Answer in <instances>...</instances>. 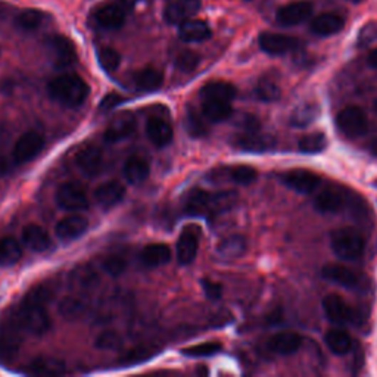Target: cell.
Returning <instances> with one entry per match:
<instances>
[{"label": "cell", "mask_w": 377, "mask_h": 377, "mask_svg": "<svg viewBox=\"0 0 377 377\" xmlns=\"http://www.w3.org/2000/svg\"><path fill=\"white\" fill-rule=\"evenodd\" d=\"M51 292L46 287H37L31 291L12 313L22 330L33 336H43L51 330V317L46 309V302Z\"/></svg>", "instance_id": "obj_1"}, {"label": "cell", "mask_w": 377, "mask_h": 377, "mask_svg": "<svg viewBox=\"0 0 377 377\" xmlns=\"http://www.w3.org/2000/svg\"><path fill=\"white\" fill-rule=\"evenodd\" d=\"M48 92L58 103L66 108H78L86 102L91 88L81 77L76 74H65L49 83Z\"/></svg>", "instance_id": "obj_2"}, {"label": "cell", "mask_w": 377, "mask_h": 377, "mask_svg": "<svg viewBox=\"0 0 377 377\" xmlns=\"http://www.w3.org/2000/svg\"><path fill=\"white\" fill-rule=\"evenodd\" d=\"M237 195L234 192L210 193L195 190L187 199V211L195 215H212L223 212L236 204Z\"/></svg>", "instance_id": "obj_3"}, {"label": "cell", "mask_w": 377, "mask_h": 377, "mask_svg": "<svg viewBox=\"0 0 377 377\" xmlns=\"http://www.w3.org/2000/svg\"><path fill=\"white\" fill-rule=\"evenodd\" d=\"M330 245L336 257L344 261L360 259L366 248L363 236L353 229H339L331 233Z\"/></svg>", "instance_id": "obj_4"}, {"label": "cell", "mask_w": 377, "mask_h": 377, "mask_svg": "<svg viewBox=\"0 0 377 377\" xmlns=\"http://www.w3.org/2000/svg\"><path fill=\"white\" fill-rule=\"evenodd\" d=\"M24 330L18 324L14 314L0 321V363H11L22 345Z\"/></svg>", "instance_id": "obj_5"}, {"label": "cell", "mask_w": 377, "mask_h": 377, "mask_svg": "<svg viewBox=\"0 0 377 377\" xmlns=\"http://www.w3.org/2000/svg\"><path fill=\"white\" fill-rule=\"evenodd\" d=\"M336 125L348 138H360L368 128V120L358 106H348L336 117Z\"/></svg>", "instance_id": "obj_6"}, {"label": "cell", "mask_w": 377, "mask_h": 377, "mask_svg": "<svg viewBox=\"0 0 377 377\" xmlns=\"http://www.w3.org/2000/svg\"><path fill=\"white\" fill-rule=\"evenodd\" d=\"M44 148V138L38 131H27L22 135L12 150V157L16 164H26L34 160Z\"/></svg>", "instance_id": "obj_7"}, {"label": "cell", "mask_w": 377, "mask_h": 377, "mask_svg": "<svg viewBox=\"0 0 377 377\" xmlns=\"http://www.w3.org/2000/svg\"><path fill=\"white\" fill-rule=\"evenodd\" d=\"M56 204L65 211H83L88 207V197L84 189L76 183H63L55 193Z\"/></svg>", "instance_id": "obj_8"}, {"label": "cell", "mask_w": 377, "mask_h": 377, "mask_svg": "<svg viewBox=\"0 0 377 377\" xmlns=\"http://www.w3.org/2000/svg\"><path fill=\"white\" fill-rule=\"evenodd\" d=\"M282 180L287 187H291L292 190L302 195L313 193L321 185V177L308 170L287 171L282 175Z\"/></svg>", "instance_id": "obj_9"}, {"label": "cell", "mask_w": 377, "mask_h": 377, "mask_svg": "<svg viewBox=\"0 0 377 377\" xmlns=\"http://www.w3.org/2000/svg\"><path fill=\"white\" fill-rule=\"evenodd\" d=\"M48 51L58 68H66L77 61V52L70 38L55 36L48 40Z\"/></svg>", "instance_id": "obj_10"}, {"label": "cell", "mask_w": 377, "mask_h": 377, "mask_svg": "<svg viewBox=\"0 0 377 377\" xmlns=\"http://www.w3.org/2000/svg\"><path fill=\"white\" fill-rule=\"evenodd\" d=\"M259 48L269 55H284L299 46V40L279 33H262L258 38Z\"/></svg>", "instance_id": "obj_11"}, {"label": "cell", "mask_w": 377, "mask_h": 377, "mask_svg": "<svg viewBox=\"0 0 377 377\" xmlns=\"http://www.w3.org/2000/svg\"><path fill=\"white\" fill-rule=\"evenodd\" d=\"M201 0H172L164 11V18L171 26H180L201 11Z\"/></svg>", "instance_id": "obj_12"}, {"label": "cell", "mask_w": 377, "mask_h": 377, "mask_svg": "<svg viewBox=\"0 0 377 377\" xmlns=\"http://www.w3.org/2000/svg\"><path fill=\"white\" fill-rule=\"evenodd\" d=\"M313 14V4L308 0H298V2H292L286 5L277 11L276 19L280 26L284 27H292L298 26L304 22L306 18L311 16Z\"/></svg>", "instance_id": "obj_13"}, {"label": "cell", "mask_w": 377, "mask_h": 377, "mask_svg": "<svg viewBox=\"0 0 377 377\" xmlns=\"http://www.w3.org/2000/svg\"><path fill=\"white\" fill-rule=\"evenodd\" d=\"M233 146L243 152L262 153L272 150L274 148V139L270 136L261 135L257 130H247L243 135H239L233 139Z\"/></svg>", "instance_id": "obj_14"}, {"label": "cell", "mask_w": 377, "mask_h": 377, "mask_svg": "<svg viewBox=\"0 0 377 377\" xmlns=\"http://www.w3.org/2000/svg\"><path fill=\"white\" fill-rule=\"evenodd\" d=\"M323 309L326 317L335 324L344 326L348 323H352L353 320V313L351 306L339 296V295H327L323 299Z\"/></svg>", "instance_id": "obj_15"}, {"label": "cell", "mask_w": 377, "mask_h": 377, "mask_svg": "<svg viewBox=\"0 0 377 377\" xmlns=\"http://www.w3.org/2000/svg\"><path fill=\"white\" fill-rule=\"evenodd\" d=\"M76 164L83 174H86L87 177H95L102 170L103 153L98 146L87 145L78 150Z\"/></svg>", "instance_id": "obj_16"}, {"label": "cell", "mask_w": 377, "mask_h": 377, "mask_svg": "<svg viewBox=\"0 0 377 377\" xmlns=\"http://www.w3.org/2000/svg\"><path fill=\"white\" fill-rule=\"evenodd\" d=\"M136 130V120L131 114H121L113 123H110L105 133L103 139L108 143H118L127 138H130Z\"/></svg>", "instance_id": "obj_17"}, {"label": "cell", "mask_w": 377, "mask_h": 377, "mask_svg": "<svg viewBox=\"0 0 377 377\" xmlns=\"http://www.w3.org/2000/svg\"><path fill=\"white\" fill-rule=\"evenodd\" d=\"M88 229V221L83 215H66L58 221L55 234L61 240H74L83 236Z\"/></svg>", "instance_id": "obj_18"}, {"label": "cell", "mask_w": 377, "mask_h": 377, "mask_svg": "<svg viewBox=\"0 0 377 377\" xmlns=\"http://www.w3.org/2000/svg\"><path fill=\"white\" fill-rule=\"evenodd\" d=\"M346 205V195L341 189H324L314 199V208L321 214L339 212Z\"/></svg>", "instance_id": "obj_19"}, {"label": "cell", "mask_w": 377, "mask_h": 377, "mask_svg": "<svg viewBox=\"0 0 377 377\" xmlns=\"http://www.w3.org/2000/svg\"><path fill=\"white\" fill-rule=\"evenodd\" d=\"M321 276L329 282H334L339 286L348 287V289H353V287H357L360 283V277L356 272H352L348 267H344V265L339 264L324 265L321 269Z\"/></svg>", "instance_id": "obj_20"}, {"label": "cell", "mask_w": 377, "mask_h": 377, "mask_svg": "<svg viewBox=\"0 0 377 377\" xmlns=\"http://www.w3.org/2000/svg\"><path fill=\"white\" fill-rule=\"evenodd\" d=\"M146 136L149 138V140L155 146L164 148V146H168L171 143L174 131H172V127L170 125V123L165 121L164 118L152 117L146 123Z\"/></svg>", "instance_id": "obj_21"}, {"label": "cell", "mask_w": 377, "mask_h": 377, "mask_svg": "<svg viewBox=\"0 0 377 377\" xmlns=\"http://www.w3.org/2000/svg\"><path fill=\"white\" fill-rule=\"evenodd\" d=\"M22 240L34 252H46L52 247L48 230L38 224H29L22 230Z\"/></svg>", "instance_id": "obj_22"}, {"label": "cell", "mask_w": 377, "mask_h": 377, "mask_svg": "<svg viewBox=\"0 0 377 377\" xmlns=\"http://www.w3.org/2000/svg\"><path fill=\"white\" fill-rule=\"evenodd\" d=\"M199 249V236L193 229L182 232L179 242H177V259L180 264L187 265L195 261Z\"/></svg>", "instance_id": "obj_23"}, {"label": "cell", "mask_w": 377, "mask_h": 377, "mask_svg": "<svg viewBox=\"0 0 377 377\" xmlns=\"http://www.w3.org/2000/svg\"><path fill=\"white\" fill-rule=\"evenodd\" d=\"M93 19L100 29L117 30L125 22V12L117 4L105 5L95 12Z\"/></svg>", "instance_id": "obj_24"}, {"label": "cell", "mask_w": 377, "mask_h": 377, "mask_svg": "<svg viewBox=\"0 0 377 377\" xmlns=\"http://www.w3.org/2000/svg\"><path fill=\"white\" fill-rule=\"evenodd\" d=\"M345 27V19L336 14H321L311 22V31L320 37L338 34Z\"/></svg>", "instance_id": "obj_25"}, {"label": "cell", "mask_w": 377, "mask_h": 377, "mask_svg": "<svg viewBox=\"0 0 377 377\" xmlns=\"http://www.w3.org/2000/svg\"><path fill=\"white\" fill-rule=\"evenodd\" d=\"M302 345V338L294 331H283V334H277L272 336L267 342L269 349H272L280 356H291L295 353Z\"/></svg>", "instance_id": "obj_26"}, {"label": "cell", "mask_w": 377, "mask_h": 377, "mask_svg": "<svg viewBox=\"0 0 377 377\" xmlns=\"http://www.w3.org/2000/svg\"><path fill=\"white\" fill-rule=\"evenodd\" d=\"M125 195V187L118 182H106L102 183L95 190L96 202L105 208H113L123 201Z\"/></svg>", "instance_id": "obj_27"}, {"label": "cell", "mask_w": 377, "mask_h": 377, "mask_svg": "<svg viewBox=\"0 0 377 377\" xmlns=\"http://www.w3.org/2000/svg\"><path fill=\"white\" fill-rule=\"evenodd\" d=\"M123 172L127 182H130L131 185H140L145 180H148V177L150 174L149 161L145 160L143 157H139V155L130 157L124 164Z\"/></svg>", "instance_id": "obj_28"}, {"label": "cell", "mask_w": 377, "mask_h": 377, "mask_svg": "<svg viewBox=\"0 0 377 377\" xmlns=\"http://www.w3.org/2000/svg\"><path fill=\"white\" fill-rule=\"evenodd\" d=\"M179 37L187 43L204 41V40L211 37V29L205 21L190 18V19L185 21L183 24H180Z\"/></svg>", "instance_id": "obj_29"}, {"label": "cell", "mask_w": 377, "mask_h": 377, "mask_svg": "<svg viewBox=\"0 0 377 377\" xmlns=\"http://www.w3.org/2000/svg\"><path fill=\"white\" fill-rule=\"evenodd\" d=\"M215 174L220 179H226L229 182H233L240 186H248L254 183L258 177V172L255 168L248 167V165H237V167H230V168H221L217 170Z\"/></svg>", "instance_id": "obj_30"}, {"label": "cell", "mask_w": 377, "mask_h": 377, "mask_svg": "<svg viewBox=\"0 0 377 377\" xmlns=\"http://www.w3.org/2000/svg\"><path fill=\"white\" fill-rule=\"evenodd\" d=\"M232 114H233L232 102L214 100V99L202 100V115L205 120L211 123H223L229 120Z\"/></svg>", "instance_id": "obj_31"}, {"label": "cell", "mask_w": 377, "mask_h": 377, "mask_svg": "<svg viewBox=\"0 0 377 377\" xmlns=\"http://www.w3.org/2000/svg\"><path fill=\"white\" fill-rule=\"evenodd\" d=\"M237 95L236 87L227 81H211L201 88V98L232 102Z\"/></svg>", "instance_id": "obj_32"}, {"label": "cell", "mask_w": 377, "mask_h": 377, "mask_svg": "<svg viewBox=\"0 0 377 377\" xmlns=\"http://www.w3.org/2000/svg\"><path fill=\"white\" fill-rule=\"evenodd\" d=\"M66 371V364L55 357H37L29 364V373L34 376H61Z\"/></svg>", "instance_id": "obj_33"}, {"label": "cell", "mask_w": 377, "mask_h": 377, "mask_svg": "<svg viewBox=\"0 0 377 377\" xmlns=\"http://www.w3.org/2000/svg\"><path fill=\"white\" fill-rule=\"evenodd\" d=\"M140 259L148 267H160L171 261V249L165 243H152L143 248Z\"/></svg>", "instance_id": "obj_34"}, {"label": "cell", "mask_w": 377, "mask_h": 377, "mask_svg": "<svg viewBox=\"0 0 377 377\" xmlns=\"http://www.w3.org/2000/svg\"><path fill=\"white\" fill-rule=\"evenodd\" d=\"M247 239L240 234H232L221 240L217 245V252L221 258L236 259L247 252Z\"/></svg>", "instance_id": "obj_35"}, {"label": "cell", "mask_w": 377, "mask_h": 377, "mask_svg": "<svg viewBox=\"0 0 377 377\" xmlns=\"http://www.w3.org/2000/svg\"><path fill=\"white\" fill-rule=\"evenodd\" d=\"M162 83L164 74L157 68H152V66H148V68H143L135 74V86L142 92L158 91Z\"/></svg>", "instance_id": "obj_36"}, {"label": "cell", "mask_w": 377, "mask_h": 377, "mask_svg": "<svg viewBox=\"0 0 377 377\" xmlns=\"http://www.w3.org/2000/svg\"><path fill=\"white\" fill-rule=\"evenodd\" d=\"M326 346L335 353V356H345L352 348V338L341 329H331L324 336Z\"/></svg>", "instance_id": "obj_37"}, {"label": "cell", "mask_w": 377, "mask_h": 377, "mask_svg": "<svg viewBox=\"0 0 377 377\" xmlns=\"http://www.w3.org/2000/svg\"><path fill=\"white\" fill-rule=\"evenodd\" d=\"M87 306L88 305H87V302L83 298H80L77 295H73V296L63 298L59 302L58 311L66 320H78L87 313Z\"/></svg>", "instance_id": "obj_38"}, {"label": "cell", "mask_w": 377, "mask_h": 377, "mask_svg": "<svg viewBox=\"0 0 377 377\" xmlns=\"http://www.w3.org/2000/svg\"><path fill=\"white\" fill-rule=\"evenodd\" d=\"M22 257V248L19 242L14 237L0 239V265L2 267H11L16 264Z\"/></svg>", "instance_id": "obj_39"}, {"label": "cell", "mask_w": 377, "mask_h": 377, "mask_svg": "<svg viewBox=\"0 0 377 377\" xmlns=\"http://www.w3.org/2000/svg\"><path fill=\"white\" fill-rule=\"evenodd\" d=\"M99 283L98 273L91 267H80L71 273V284L77 289H93Z\"/></svg>", "instance_id": "obj_40"}, {"label": "cell", "mask_w": 377, "mask_h": 377, "mask_svg": "<svg viewBox=\"0 0 377 377\" xmlns=\"http://www.w3.org/2000/svg\"><path fill=\"white\" fill-rule=\"evenodd\" d=\"M155 353H157V349L148 346V345H139L128 349L124 356L120 358V363L123 366H135L139 363H143L149 358H152Z\"/></svg>", "instance_id": "obj_41"}, {"label": "cell", "mask_w": 377, "mask_h": 377, "mask_svg": "<svg viewBox=\"0 0 377 377\" xmlns=\"http://www.w3.org/2000/svg\"><path fill=\"white\" fill-rule=\"evenodd\" d=\"M327 146V139L323 135V133H313V135H306L304 138L299 139L298 148L302 153H308V155H314V153H320L326 149Z\"/></svg>", "instance_id": "obj_42"}, {"label": "cell", "mask_w": 377, "mask_h": 377, "mask_svg": "<svg viewBox=\"0 0 377 377\" xmlns=\"http://www.w3.org/2000/svg\"><path fill=\"white\" fill-rule=\"evenodd\" d=\"M44 21L43 12L37 9H26L16 16V26L26 31H34Z\"/></svg>", "instance_id": "obj_43"}, {"label": "cell", "mask_w": 377, "mask_h": 377, "mask_svg": "<svg viewBox=\"0 0 377 377\" xmlns=\"http://www.w3.org/2000/svg\"><path fill=\"white\" fill-rule=\"evenodd\" d=\"M319 113L320 110H319L317 105H313V103L301 105L292 114L291 123H292V125H296V127H306L316 120Z\"/></svg>", "instance_id": "obj_44"}, {"label": "cell", "mask_w": 377, "mask_h": 377, "mask_svg": "<svg viewBox=\"0 0 377 377\" xmlns=\"http://www.w3.org/2000/svg\"><path fill=\"white\" fill-rule=\"evenodd\" d=\"M223 346L218 342H205V344H199L193 345L189 348H185L182 353H185L186 357H193V358H202V357H212L215 353H218Z\"/></svg>", "instance_id": "obj_45"}, {"label": "cell", "mask_w": 377, "mask_h": 377, "mask_svg": "<svg viewBox=\"0 0 377 377\" xmlns=\"http://www.w3.org/2000/svg\"><path fill=\"white\" fill-rule=\"evenodd\" d=\"M102 270L109 276L118 277L124 274V272L127 270V259L125 257L118 255V254L108 255L102 259Z\"/></svg>", "instance_id": "obj_46"}, {"label": "cell", "mask_w": 377, "mask_h": 377, "mask_svg": "<svg viewBox=\"0 0 377 377\" xmlns=\"http://www.w3.org/2000/svg\"><path fill=\"white\" fill-rule=\"evenodd\" d=\"M258 99L264 100V102H274L280 98V87L269 78H262L259 80L258 86H257V91H255Z\"/></svg>", "instance_id": "obj_47"}, {"label": "cell", "mask_w": 377, "mask_h": 377, "mask_svg": "<svg viewBox=\"0 0 377 377\" xmlns=\"http://www.w3.org/2000/svg\"><path fill=\"white\" fill-rule=\"evenodd\" d=\"M98 61L106 73H114L118 70V66L121 63V56L115 49L103 48L98 52Z\"/></svg>", "instance_id": "obj_48"}, {"label": "cell", "mask_w": 377, "mask_h": 377, "mask_svg": "<svg viewBox=\"0 0 377 377\" xmlns=\"http://www.w3.org/2000/svg\"><path fill=\"white\" fill-rule=\"evenodd\" d=\"M123 344L121 335L115 330H105L102 334L96 338V348L99 349H105V351H110V349H117L120 348Z\"/></svg>", "instance_id": "obj_49"}, {"label": "cell", "mask_w": 377, "mask_h": 377, "mask_svg": "<svg viewBox=\"0 0 377 377\" xmlns=\"http://www.w3.org/2000/svg\"><path fill=\"white\" fill-rule=\"evenodd\" d=\"M199 65V56L195 52H182L175 59V66L185 73H190L197 68Z\"/></svg>", "instance_id": "obj_50"}, {"label": "cell", "mask_w": 377, "mask_h": 377, "mask_svg": "<svg viewBox=\"0 0 377 377\" xmlns=\"http://www.w3.org/2000/svg\"><path fill=\"white\" fill-rule=\"evenodd\" d=\"M187 128L190 131L192 136H202L205 135L207 131V127L202 121V118H199V115L196 113H193V110H189L187 113Z\"/></svg>", "instance_id": "obj_51"}, {"label": "cell", "mask_w": 377, "mask_h": 377, "mask_svg": "<svg viewBox=\"0 0 377 377\" xmlns=\"http://www.w3.org/2000/svg\"><path fill=\"white\" fill-rule=\"evenodd\" d=\"M202 287H204V292L210 299H220L221 295H223V286L220 283L211 282V280H202Z\"/></svg>", "instance_id": "obj_52"}, {"label": "cell", "mask_w": 377, "mask_h": 377, "mask_svg": "<svg viewBox=\"0 0 377 377\" xmlns=\"http://www.w3.org/2000/svg\"><path fill=\"white\" fill-rule=\"evenodd\" d=\"M123 99L118 96V95H108L103 100H102V103L99 105L100 108V110H102V113H108V110H110V109H113V108H115L120 102H121Z\"/></svg>", "instance_id": "obj_53"}, {"label": "cell", "mask_w": 377, "mask_h": 377, "mask_svg": "<svg viewBox=\"0 0 377 377\" xmlns=\"http://www.w3.org/2000/svg\"><path fill=\"white\" fill-rule=\"evenodd\" d=\"M138 2H139V0H117L115 4L127 14V12H131L133 9H135Z\"/></svg>", "instance_id": "obj_54"}, {"label": "cell", "mask_w": 377, "mask_h": 377, "mask_svg": "<svg viewBox=\"0 0 377 377\" xmlns=\"http://www.w3.org/2000/svg\"><path fill=\"white\" fill-rule=\"evenodd\" d=\"M367 62H368L370 66H373V68H377V49H374V51L368 55Z\"/></svg>", "instance_id": "obj_55"}, {"label": "cell", "mask_w": 377, "mask_h": 377, "mask_svg": "<svg viewBox=\"0 0 377 377\" xmlns=\"http://www.w3.org/2000/svg\"><path fill=\"white\" fill-rule=\"evenodd\" d=\"M371 150L374 155H377V139L373 142V146H371Z\"/></svg>", "instance_id": "obj_56"}, {"label": "cell", "mask_w": 377, "mask_h": 377, "mask_svg": "<svg viewBox=\"0 0 377 377\" xmlns=\"http://www.w3.org/2000/svg\"><path fill=\"white\" fill-rule=\"evenodd\" d=\"M348 2H351V4H361L363 0H348Z\"/></svg>", "instance_id": "obj_57"}, {"label": "cell", "mask_w": 377, "mask_h": 377, "mask_svg": "<svg viewBox=\"0 0 377 377\" xmlns=\"http://www.w3.org/2000/svg\"><path fill=\"white\" fill-rule=\"evenodd\" d=\"M374 110H376V113H377V100L374 102Z\"/></svg>", "instance_id": "obj_58"}]
</instances>
